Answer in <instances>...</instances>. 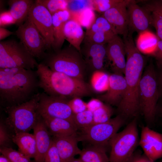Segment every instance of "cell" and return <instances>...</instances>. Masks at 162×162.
<instances>
[{"label": "cell", "instance_id": "cell-27", "mask_svg": "<svg viewBox=\"0 0 162 162\" xmlns=\"http://www.w3.org/2000/svg\"><path fill=\"white\" fill-rule=\"evenodd\" d=\"M158 40L156 35L148 30L139 34L136 46L141 53L152 56Z\"/></svg>", "mask_w": 162, "mask_h": 162}, {"label": "cell", "instance_id": "cell-23", "mask_svg": "<svg viewBox=\"0 0 162 162\" xmlns=\"http://www.w3.org/2000/svg\"><path fill=\"white\" fill-rule=\"evenodd\" d=\"M65 38L70 44L80 52L81 45L84 40L85 32L77 20L70 19L65 23L64 28Z\"/></svg>", "mask_w": 162, "mask_h": 162}, {"label": "cell", "instance_id": "cell-46", "mask_svg": "<svg viewBox=\"0 0 162 162\" xmlns=\"http://www.w3.org/2000/svg\"><path fill=\"white\" fill-rule=\"evenodd\" d=\"M104 104L102 101L98 98H92L87 103V109L93 112Z\"/></svg>", "mask_w": 162, "mask_h": 162}, {"label": "cell", "instance_id": "cell-38", "mask_svg": "<svg viewBox=\"0 0 162 162\" xmlns=\"http://www.w3.org/2000/svg\"><path fill=\"white\" fill-rule=\"evenodd\" d=\"M148 10L151 12L152 26L155 29L156 35L159 40H162V15L156 11Z\"/></svg>", "mask_w": 162, "mask_h": 162}, {"label": "cell", "instance_id": "cell-21", "mask_svg": "<svg viewBox=\"0 0 162 162\" xmlns=\"http://www.w3.org/2000/svg\"><path fill=\"white\" fill-rule=\"evenodd\" d=\"M52 15L54 38L52 50H56L62 48L65 40L64 26L66 22L71 19V16L67 9L59 10Z\"/></svg>", "mask_w": 162, "mask_h": 162}, {"label": "cell", "instance_id": "cell-4", "mask_svg": "<svg viewBox=\"0 0 162 162\" xmlns=\"http://www.w3.org/2000/svg\"><path fill=\"white\" fill-rule=\"evenodd\" d=\"M52 70L84 80L86 66L80 51L70 45L46 52L41 63Z\"/></svg>", "mask_w": 162, "mask_h": 162}, {"label": "cell", "instance_id": "cell-35", "mask_svg": "<svg viewBox=\"0 0 162 162\" xmlns=\"http://www.w3.org/2000/svg\"><path fill=\"white\" fill-rule=\"evenodd\" d=\"M115 35L99 32L85 35L83 41L92 43L105 45Z\"/></svg>", "mask_w": 162, "mask_h": 162}, {"label": "cell", "instance_id": "cell-22", "mask_svg": "<svg viewBox=\"0 0 162 162\" xmlns=\"http://www.w3.org/2000/svg\"><path fill=\"white\" fill-rule=\"evenodd\" d=\"M11 57L16 67L33 70L38 64L35 58L20 41L13 40Z\"/></svg>", "mask_w": 162, "mask_h": 162}, {"label": "cell", "instance_id": "cell-24", "mask_svg": "<svg viewBox=\"0 0 162 162\" xmlns=\"http://www.w3.org/2000/svg\"><path fill=\"white\" fill-rule=\"evenodd\" d=\"M12 141L18 146L19 151L26 156L34 158L36 152V142L34 134L22 132L14 134Z\"/></svg>", "mask_w": 162, "mask_h": 162}, {"label": "cell", "instance_id": "cell-49", "mask_svg": "<svg viewBox=\"0 0 162 162\" xmlns=\"http://www.w3.org/2000/svg\"><path fill=\"white\" fill-rule=\"evenodd\" d=\"M157 114L160 117H162V99L159 103H158L156 109V114Z\"/></svg>", "mask_w": 162, "mask_h": 162}, {"label": "cell", "instance_id": "cell-48", "mask_svg": "<svg viewBox=\"0 0 162 162\" xmlns=\"http://www.w3.org/2000/svg\"><path fill=\"white\" fill-rule=\"evenodd\" d=\"M12 32L2 27H0V40L4 39L7 37L13 34Z\"/></svg>", "mask_w": 162, "mask_h": 162}, {"label": "cell", "instance_id": "cell-53", "mask_svg": "<svg viewBox=\"0 0 162 162\" xmlns=\"http://www.w3.org/2000/svg\"><path fill=\"white\" fill-rule=\"evenodd\" d=\"M160 162H162V160Z\"/></svg>", "mask_w": 162, "mask_h": 162}, {"label": "cell", "instance_id": "cell-19", "mask_svg": "<svg viewBox=\"0 0 162 162\" xmlns=\"http://www.w3.org/2000/svg\"><path fill=\"white\" fill-rule=\"evenodd\" d=\"M52 139L62 162H69L76 155L80 154L81 150L78 146L79 141L77 134L52 137Z\"/></svg>", "mask_w": 162, "mask_h": 162}, {"label": "cell", "instance_id": "cell-12", "mask_svg": "<svg viewBox=\"0 0 162 162\" xmlns=\"http://www.w3.org/2000/svg\"><path fill=\"white\" fill-rule=\"evenodd\" d=\"M127 9L128 17V32L139 34L148 30L152 25L150 11L144 6H140L135 0H129Z\"/></svg>", "mask_w": 162, "mask_h": 162}, {"label": "cell", "instance_id": "cell-33", "mask_svg": "<svg viewBox=\"0 0 162 162\" xmlns=\"http://www.w3.org/2000/svg\"><path fill=\"white\" fill-rule=\"evenodd\" d=\"M0 152L7 157L10 162H34L20 151L9 147H0Z\"/></svg>", "mask_w": 162, "mask_h": 162}, {"label": "cell", "instance_id": "cell-31", "mask_svg": "<svg viewBox=\"0 0 162 162\" xmlns=\"http://www.w3.org/2000/svg\"><path fill=\"white\" fill-rule=\"evenodd\" d=\"M74 124L78 130L82 131L93 124V114L90 110L74 114Z\"/></svg>", "mask_w": 162, "mask_h": 162}, {"label": "cell", "instance_id": "cell-32", "mask_svg": "<svg viewBox=\"0 0 162 162\" xmlns=\"http://www.w3.org/2000/svg\"><path fill=\"white\" fill-rule=\"evenodd\" d=\"M113 110L110 105L104 104L93 112V124L106 122L111 118Z\"/></svg>", "mask_w": 162, "mask_h": 162}, {"label": "cell", "instance_id": "cell-15", "mask_svg": "<svg viewBox=\"0 0 162 162\" xmlns=\"http://www.w3.org/2000/svg\"><path fill=\"white\" fill-rule=\"evenodd\" d=\"M80 52L86 64L87 70L92 72L104 70L106 57V46L83 41Z\"/></svg>", "mask_w": 162, "mask_h": 162}, {"label": "cell", "instance_id": "cell-8", "mask_svg": "<svg viewBox=\"0 0 162 162\" xmlns=\"http://www.w3.org/2000/svg\"><path fill=\"white\" fill-rule=\"evenodd\" d=\"M127 120L122 116L117 115L106 122L93 124L80 132H78V140L107 148L110 146L111 140Z\"/></svg>", "mask_w": 162, "mask_h": 162}, {"label": "cell", "instance_id": "cell-5", "mask_svg": "<svg viewBox=\"0 0 162 162\" xmlns=\"http://www.w3.org/2000/svg\"><path fill=\"white\" fill-rule=\"evenodd\" d=\"M160 98L157 74L151 61L142 75L139 85L138 99L140 112L149 127L154 122Z\"/></svg>", "mask_w": 162, "mask_h": 162}, {"label": "cell", "instance_id": "cell-41", "mask_svg": "<svg viewBox=\"0 0 162 162\" xmlns=\"http://www.w3.org/2000/svg\"><path fill=\"white\" fill-rule=\"evenodd\" d=\"M12 140L5 126L1 122L0 124V147H7V145Z\"/></svg>", "mask_w": 162, "mask_h": 162}, {"label": "cell", "instance_id": "cell-51", "mask_svg": "<svg viewBox=\"0 0 162 162\" xmlns=\"http://www.w3.org/2000/svg\"><path fill=\"white\" fill-rule=\"evenodd\" d=\"M69 162H84L79 158H75L70 160Z\"/></svg>", "mask_w": 162, "mask_h": 162}, {"label": "cell", "instance_id": "cell-7", "mask_svg": "<svg viewBox=\"0 0 162 162\" xmlns=\"http://www.w3.org/2000/svg\"><path fill=\"white\" fill-rule=\"evenodd\" d=\"M140 138L136 117L111 140L109 162H127L139 145Z\"/></svg>", "mask_w": 162, "mask_h": 162}, {"label": "cell", "instance_id": "cell-14", "mask_svg": "<svg viewBox=\"0 0 162 162\" xmlns=\"http://www.w3.org/2000/svg\"><path fill=\"white\" fill-rule=\"evenodd\" d=\"M106 45V58L113 73L123 75L126 61L123 40L118 35H115Z\"/></svg>", "mask_w": 162, "mask_h": 162}, {"label": "cell", "instance_id": "cell-42", "mask_svg": "<svg viewBox=\"0 0 162 162\" xmlns=\"http://www.w3.org/2000/svg\"><path fill=\"white\" fill-rule=\"evenodd\" d=\"M15 23V20L11 16L9 10L3 11L1 13L0 27H4Z\"/></svg>", "mask_w": 162, "mask_h": 162}, {"label": "cell", "instance_id": "cell-37", "mask_svg": "<svg viewBox=\"0 0 162 162\" xmlns=\"http://www.w3.org/2000/svg\"><path fill=\"white\" fill-rule=\"evenodd\" d=\"M93 22L96 25L98 32H102L114 35L117 34L112 26L102 15L95 18Z\"/></svg>", "mask_w": 162, "mask_h": 162}, {"label": "cell", "instance_id": "cell-1", "mask_svg": "<svg viewBox=\"0 0 162 162\" xmlns=\"http://www.w3.org/2000/svg\"><path fill=\"white\" fill-rule=\"evenodd\" d=\"M127 57L124 72L126 89L124 96L117 106L118 115L127 120L136 117L140 112L138 94L140 83L146 58L135 45L132 34L123 36Z\"/></svg>", "mask_w": 162, "mask_h": 162}, {"label": "cell", "instance_id": "cell-20", "mask_svg": "<svg viewBox=\"0 0 162 162\" xmlns=\"http://www.w3.org/2000/svg\"><path fill=\"white\" fill-rule=\"evenodd\" d=\"M41 117L52 137L69 136L78 134L77 129L72 123L68 120L58 118Z\"/></svg>", "mask_w": 162, "mask_h": 162}, {"label": "cell", "instance_id": "cell-52", "mask_svg": "<svg viewBox=\"0 0 162 162\" xmlns=\"http://www.w3.org/2000/svg\"><path fill=\"white\" fill-rule=\"evenodd\" d=\"M146 162H152V161H151L150 160H149L148 158H147V160Z\"/></svg>", "mask_w": 162, "mask_h": 162}, {"label": "cell", "instance_id": "cell-30", "mask_svg": "<svg viewBox=\"0 0 162 162\" xmlns=\"http://www.w3.org/2000/svg\"><path fill=\"white\" fill-rule=\"evenodd\" d=\"M92 0H68L67 9L71 14V19H73L86 9L92 10Z\"/></svg>", "mask_w": 162, "mask_h": 162}, {"label": "cell", "instance_id": "cell-39", "mask_svg": "<svg viewBox=\"0 0 162 162\" xmlns=\"http://www.w3.org/2000/svg\"><path fill=\"white\" fill-rule=\"evenodd\" d=\"M68 104L74 114H77L86 110L87 103L81 98L76 97L68 100Z\"/></svg>", "mask_w": 162, "mask_h": 162}, {"label": "cell", "instance_id": "cell-45", "mask_svg": "<svg viewBox=\"0 0 162 162\" xmlns=\"http://www.w3.org/2000/svg\"><path fill=\"white\" fill-rule=\"evenodd\" d=\"M147 158L140 151H135L127 162H146Z\"/></svg>", "mask_w": 162, "mask_h": 162}, {"label": "cell", "instance_id": "cell-36", "mask_svg": "<svg viewBox=\"0 0 162 162\" xmlns=\"http://www.w3.org/2000/svg\"><path fill=\"white\" fill-rule=\"evenodd\" d=\"M121 1V0H92V10L104 13Z\"/></svg>", "mask_w": 162, "mask_h": 162}, {"label": "cell", "instance_id": "cell-16", "mask_svg": "<svg viewBox=\"0 0 162 162\" xmlns=\"http://www.w3.org/2000/svg\"><path fill=\"white\" fill-rule=\"evenodd\" d=\"M129 0H121L116 5L103 13L117 35L123 36L128 32V17L127 9Z\"/></svg>", "mask_w": 162, "mask_h": 162}, {"label": "cell", "instance_id": "cell-34", "mask_svg": "<svg viewBox=\"0 0 162 162\" xmlns=\"http://www.w3.org/2000/svg\"><path fill=\"white\" fill-rule=\"evenodd\" d=\"M36 2L46 8L52 14L60 10L67 9L68 0H36Z\"/></svg>", "mask_w": 162, "mask_h": 162}, {"label": "cell", "instance_id": "cell-9", "mask_svg": "<svg viewBox=\"0 0 162 162\" xmlns=\"http://www.w3.org/2000/svg\"><path fill=\"white\" fill-rule=\"evenodd\" d=\"M16 36L34 58L43 60L47 50L45 40L33 22L28 17L15 32Z\"/></svg>", "mask_w": 162, "mask_h": 162}, {"label": "cell", "instance_id": "cell-28", "mask_svg": "<svg viewBox=\"0 0 162 162\" xmlns=\"http://www.w3.org/2000/svg\"><path fill=\"white\" fill-rule=\"evenodd\" d=\"M109 74L104 71L97 70L92 73L90 79L92 89L98 93L106 92L109 85Z\"/></svg>", "mask_w": 162, "mask_h": 162}, {"label": "cell", "instance_id": "cell-47", "mask_svg": "<svg viewBox=\"0 0 162 162\" xmlns=\"http://www.w3.org/2000/svg\"><path fill=\"white\" fill-rule=\"evenodd\" d=\"M157 80L159 98H162V68L160 69L158 73L157 72Z\"/></svg>", "mask_w": 162, "mask_h": 162}, {"label": "cell", "instance_id": "cell-17", "mask_svg": "<svg viewBox=\"0 0 162 162\" xmlns=\"http://www.w3.org/2000/svg\"><path fill=\"white\" fill-rule=\"evenodd\" d=\"M126 86L123 75L113 73L110 74L108 90L104 94L98 96L97 98L110 106H117L124 96Z\"/></svg>", "mask_w": 162, "mask_h": 162}, {"label": "cell", "instance_id": "cell-40", "mask_svg": "<svg viewBox=\"0 0 162 162\" xmlns=\"http://www.w3.org/2000/svg\"><path fill=\"white\" fill-rule=\"evenodd\" d=\"M44 162H62L53 141L46 155Z\"/></svg>", "mask_w": 162, "mask_h": 162}, {"label": "cell", "instance_id": "cell-13", "mask_svg": "<svg viewBox=\"0 0 162 162\" xmlns=\"http://www.w3.org/2000/svg\"><path fill=\"white\" fill-rule=\"evenodd\" d=\"M139 145L144 154L152 162L162 158V134L155 131L148 126L141 129Z\"/></svg>", "mask_w": 162, "mask_h": 162}, {"label": "cell", "instance_id": "cell-10", "mask_svg": "<svg viewBox=\"0 0 162 162\" xmlns=\"http://www.w3.org/2000/svg\"><path fill=\"white\" fill-rule=\"evenodd\" d=\"M69 100L50 96L44 92L40 93L39 113L41 117L63 119L70 122L74 125V114L68 104Z\"/></svg>", "mask_w": 162, "mask_h": 162}, {"label": "cell", "instance_id": "cell-44", "mask_svg": "<svg viewBox=\"0 0 162 162\" xmlns=\"http://www.w3.org/2000/svg\"><path fill=\"white\" fill-rule=\"evenodd\" d=\"M143 6L148 10L156 11L162 15V0L151 1Z\"/></svg>", "mask_w": 162, "mask_h": 162}, {"label": "cell", "instance_id": "cell-50", "mask_svg": "<svg viewBox=\"0 0 162 162\" xmlns=\"http://www.w3.org/2000/svg\"><path fill=\"white\" fill-rule=\"evenodd\" d=\"M0 162H10V161L7 157L1 154L0 156Z\"/></svg>", "mask_w": 162, "mask_h": 162}, {"label": "cell", "instance_id": "cell-25", "mask_svg": "<svg viewBox=\"0 0 162 162\" xmlns=\"http://www.w3.org/2000/svg\"><path fill=\"white\" fill-rule=\"evenodd\" d=\"M35 2L32 0H10L9 11L18 26L22 24L28 16L30 10Z\"/></svg>", "mask_w": 162, "mask_h": 162}, {"label": "cell", "instance_id": "cell-2", "mask_svg": "<svg viewBox=\"0 0 162 162\" xmlns=\"http://www.w3.org/2000/svg\"><path fill=\"white\" fill-rule=\"evenodd\" d=\"M38 88L36 71L18 67L0 68V100L5 107L29 100L38 93Z\"/></svg>", "mask_w": 162, "mask_h": 162}, {"label": "cell", "instance_id": "cell-29", "mask_svg": "<svg viewBox=\"0 0 162 162\" xmlns=\"http://www.w3.org/2000/svg\"><path fill=\"white\" fill-rule=\"evenodd\" d=\"M13 40L1 41L0 42V68L16 67L11 57Z\"/></svg>", "mask_w": 162, "mask_h": 162}, {"label": "cell", "instance_id": "cell-26", "mask_svg": "<svg viewBox=\"0 0 162 162\" xmlns=\"http://www.w3.org/2000/svg\"><path fill=\"white\" fill-rule=\"evenodd\" d=\"M106 148L91 145L81 150L79 158L84 162H109Z\"/></svg>", "mask_w": 162, "mask_h": 162}, {"label": "cell", "instance_id": "cell-6", "mask_svg": "<svg viewBox=\"0 0 162 162\" xmlns=\"http://www.w3.org/2000/svg\"><path fill=\"white\" fill-rule=\"evenodd\" d=\"M40 93L25 102L5 107V123L14 134L33 129L40 116L38 111Z\"/></svg>", "mask_w": 162, "mask_h": 162}, {"label": "cell", "instance_id": "cell-11", "mask_svg": "<svg viewBox=\"0 0 162 162\" xmlns=\"http://www.w3.org/2000/svg\"><path fill=\"white\" fill-rule=\"evenodd\" d=\"M28 17L46 41L47 51L48 52L51 51L54 40L51 14L44 6L35 1L30 10Z\"/></svg>", "mask_w": 162, "mask_h": 162}, {"label": "cell", "instance_id": "cell-18", "mask_svg": "<svg viewBox=\"0 0 162 162\" xmlns=\"http://www.w3.org/2000/svg\"><path fill=\"white\" fill-rule=\"evenodd\" d=\"M33 129L36 142L34 162H44L53 140L41 116Z\"/></svg>", "mask_w": 162, "mask_h": 162}, {"label": "cell", "instance_id": "cell-43", "mask_svg": "<svg viewBox=\"0 0 162 162\" xmlns=\"http://www.w3.org/2000/svg\"><path fill=\"white\" fill-rule=\"evenodd\" d=\"M152 56L155 58L158 68H162V40H159L156 49Z\"/></svg>", "mask_w": 162, "mask_h": 162}, {"label": "cell", "instance_id": "cell-3", "mask_svg": "<svg viewBox=\"0 0 162 162\" xmlns=\"http://www.w3.org/2000/svg\"><path fill=\"white\" fill-rule=\"evenodd\" d=\"M39 88L47 94L68 100L91 95L92 88L84 80L53 71L40 63L36 70Z\"/></svg>", "mask_w": 162, "mask_h": 162}]
</instances>
